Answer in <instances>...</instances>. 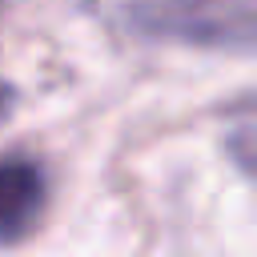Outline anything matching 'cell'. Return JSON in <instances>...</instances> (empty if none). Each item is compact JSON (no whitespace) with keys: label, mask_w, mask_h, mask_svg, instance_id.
Wrapping results in <instances>:
<instances>
[{"label":"cell","mask_w":257,"mask_h":257,"mask_svg":"<svg viewBox=\"0 0 257 257\" xmlns=\"http://www.w3.org/2000/svg\"><path fill=\"white\" fill-rule=\"evenodd\" d=\"M92 12L149 44L257 56V0H88Z\"/></svg>","instance_id":"6da1fadb"},{"label":"cell","mask_w":257,"mask_h":257,"mask_svg":"<svg viewBox=\"0 0 257 257\" xmlns=\"http://www.w3.org/2000/svg\"><path fill=\"white\" fill-rule=\"evenodd\" d=\"M48 201V181L36 161L8 153L0 165V225H4V245H16L20 237L32 233L40 221V209Z\"/></svg>","instance_id":"7a4b0ae2"},{"label":"cell","mask_w":257,"mask_h":257,"mask_svg":"<svg viewBox=\"0 0 257 257\" xmlns=\"http://www.w3.org/2000/svg\"><path fill=\"white\" fill-rule=\"evenodd\" d=\"M229 153H233V161L257 181V124H237V128L229 133Z\"/></svg>","instance_id":"3957f363"}]
</instances>
